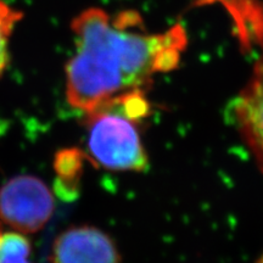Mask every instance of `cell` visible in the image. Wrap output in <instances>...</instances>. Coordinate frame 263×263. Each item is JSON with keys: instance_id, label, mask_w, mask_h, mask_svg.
Instances as JSON below:
<instances>
[{"instance_id": "obj_1", "label": "cell", "mask_w": 263, "mask_h": 263, "mask_svg": "<svg viewBox=\"0 0 263 263\" xmlns=\"http://www.w3.org/2000/svg\"><path fill=\"white\" fill-rule=\"evenodd\" d=\"M134 12L111 17L88 9L72 22L76 51L66 66V95L72 107L89 114L127 91L143 89L151 77L179 64L186 47L180 25L162 33L134 29Z\"/></svg>"}, {"instance_id": "obj_2", "label": "cell", "mask_w": 263, "mask_h": 263, "mask_svg": "<svg viewBox=\"0 0 263 263\" xmlns=\"http://www.w3.org/2000/svg\"><path fill=\"white\" fill-rule=\"evenodd\" d=\"M138 123L126 114L118 97L87 114V160L110 171H145L149 160Z\"/></svg>"}, {"instance_id": "obj_3", "label": "cell", "mask_w": 263, "mask_h": 263, "mask_svg": "<svg viewBox=\"0 0 263 263\" xmlns=\"http://www.w3.org/2000/svg\"><path fill=\"white\" fill-rule=\"evenodd\" d=\"M54 197L34 176H17L0 189V221L25 234L44 228L54 212Z\"/></svg>"}, {"instance_id": "obj_4", "label": "cell", "mask_w": 263, "mask_h": 263, "mask_svg": "<svg viewBox=\"0 0 263 263\" xmlns=\"http://www.w3.org/2000/svg\"><path fill=\"white\" fill-rule=\"evenodd\" d=\"M51 263H121L116 244L106 233L91 226L71 227L55 239Z\"/></svg>"}, {"instance_id": "obj_5", "label": "cell", "mask_w": 263, "mask_h": 263, "mask_svg": "<svg viewBox=\"0 0 263 263\" xmlns=\"http://www.w3.org/2000/svg\"><path fill=\"white\" fill-rule=\"evenodd\" d=\"M238 129L263 173V57L234 101Z\"/></svg>"}, {"instance_id": "obj_6", "label": "cell", "mask_w": 263, "mask_h": 263, "mask_svg": "<svg viewBox=\"0 0 263 263\" xmlns=\"http://www.w3.org/2000/svg\"><path fill=\"white\" fill-rule=\"evenodd\" d=\"M85 154L77 147H68L59 151L54 160L57 172L55 189L61 199L70 201L78 195V186L83 174Z\"/></svg>"}, {"instance_id": "obj_7", "label": "cell", "mask_w": 263, "mask_h": 263, "mask_svg": "<svg viewBox=\"0 0 263 263\" xmlns=\"http://www.w3.org/2000/svg\"><path fill=\"white\" fill-rule=\"evenodd\" d=\"M29 255L31 244L25 235L0 232V263H32Z\"/></svg>"}, {"instance_id": "obj_8", "label": "cell", "mask_w": 263, "mask_h": 263, "mask_svg": "<svg viewBox=\"0 0 263 263\" xmlns=\"http://www.w3.org/2000/svg\"><path fill=\"white\" fill-rule=\"evenodd\" d=\"M22 18V12L11 8L5 2L0 0V76L4 73L8 67L9 42L11 33L20 20Z\"/></svg>"}, {"instance_id": "obj_9", "label": "cell", "mask_w": 263, "mask_h": 263, "mask_svg": "<svg viewBox=\"0 0 263 263\" xmlns=\"http://www.w3.org/2000/svg\"><path fill=\"white\" fill-rule=\"evenodd\" d=\"M257 263H263V255L261 256V257H259V259L257 261Z\"/></svg>"}]
</instances>
